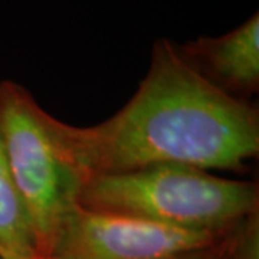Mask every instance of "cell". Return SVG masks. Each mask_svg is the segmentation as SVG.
<instances>
[{
	"instance_id": "obj_1",
	"label": "cell",
	"mask_w": 259,
	"mask_h": 259,
	"mask_svg": "<svg viewBox=\"0 0 259 259\" xmlns=\"http://www.w3.org/2000/svg\"><path fill=\"white\" fill-rule=\"evenodd\" d=\"M52 125L82 183L161 164L242 170L259 151L256 110L204 78L167 39L154 44L146 78L115 115L85 128L56 118Z\"/></svg>"
},
{
	"instance_id": "obj_2",
	"label": "cell",
	"mask_w": 259,
	"mask_h": 259,
	"mask_svg": "<svg viewBox=\"0 0 259 259\" xmlns=\"http://www.w3.org/2000/svg\"><path fill=\"white\" fill-rule=\"evenodd\" d=\"M256 183L212 176L190 166L161 164L94 176L78 206L122 213L192 231L225 233L258 210Z\"/></svg>"
},
{
	"instance_id": "obj_3",
	"label": "cell",
	"mask_w": 259,
	"mask_h": 259,
	"mask_svg": "<svg viewBox=\"0 0 259 259\" xmlns=\"http://www.w3.org/2000/svg\"><path fill=\"white\" fill-rule=\"evenodd\" d=\"M52 121L26 88L12 81L0 83V140L39 259H51L83 185L56 139Z\"/></svg>"
},
{
	"instance_id": "obj_4",
	"label": "cell",
	"mask_w": 259,
	"mask_h": 259,
	"mask_svg": "<svg viewBox=\"0 0 259 259\" xmlns=\"http://www.w3.org/2000/svg\"><path fill=\"white\" fill-rule=\"evenodd\" d=\"M222 235L76 206L51 259H177L212 249Z\"/></svg>"
},
{
	"instance_id": "obj_5",
	"label": "cell",
	"mask_w": 259,
	"mask_h": 259,
	"mask_svg": "<svg viewBox=\"0 0 259 259\" xmlns=\"http://www.w3.org/2000/svg\"><path fill=\"white\" fill-rule=\"evenodd\" d=\"M177 48L189 64L225 93L258 91V13L223 36L199 37L185 47Z\"/></svg>"
},
{
	"instance_id": "obj_6",
	"label": "cell",
	"mask_w": 259,
	"mask_h": 259,
	"mask_svg": "<svg viewBox=\"0 0 259 259\" xmlns=\"http://www.w3.org/2000/svg\"><path fill=\"white\" fill-rule=\"evenodd\" d=\"M0 259H39L26 207L10 175L0 140Z\"/></svg>"
},
{
	"instance_id": "obj_7",
	"label": "cell",
	"mask_w": 259,
	"mask_h": 259,
	"mask_svg": "<svg viewBox=\"0 0 259 259\" xmlns=\"http://www.w3.org/2000/svg\"><path fill=\"white\" fill-rule=\"evenodd\" d=\"M235 239V259H258L259 256V218L258 210L250 213L238 226Z\"/></svg>"
},
{
	"instance_id": "obj_8",
	"label": "cell",
	"mask_w": 259,
	"mask_h": 259,
	"mask_svg": "<svg viewBox=\"0 0 259 259\" xmlns=\"http://www.w3.org/2000/svg\"><path fill=\"white\" fill-rule=\"evenodd\" d=\"M200 253H203V252H200ZM200 253H194V255H189V256H183V258H177V259H200L199 258V255Z\"/></svg>"
}]
</instances>
